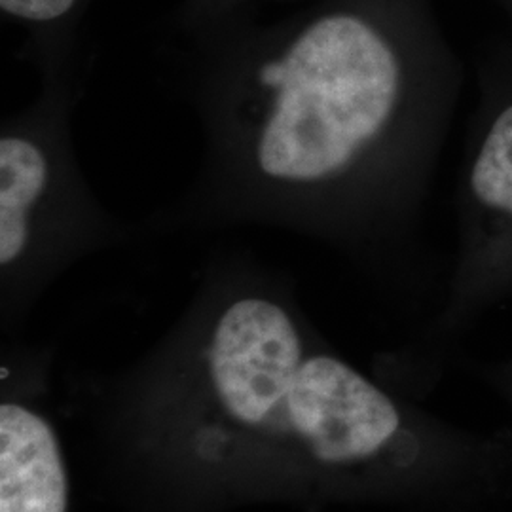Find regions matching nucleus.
<instances>
[{
	"label": "nucleus",
	"instance_id": "nucleus-1",
	"mask_svg": "<svg viewBox=\"0 0 512 512\" xmlns=\"http://www.w3.org/2000/svg\"><path fill=\"white\" fill-rule=\"evenodd\" d=\"M397 0L241 10L175 33L167 86L202 135L194 181L148 236L272 228L368 270L412 251L463 90Z\"/></svg>",
	"mask_w": 512,
	"mask_h": 512
},
{
	"label": "nucleus",
	"instance_id": "nucleus-2",
	"mask_svg": "<svg viewBox=\"0 0 512 512\" xmlns=\"http://www.w3.org/2000/svg\"><path fill=\"white\" fill-rule=\"evenodd\" d=\"M147 374L183 406V446L207 469L298 473L330 503L499 512L512 431L433 416L351 365L313 329L293 281L249 253H220Z\"/></svg>",
	"mask_w": 512,
	"mask_h": 512
},
{
	"label": "nucleus",
	"instance_id": "nucleus-3",
	"mask_svg": "<svg viewBox=\"0 0 512 512\" xmlns=\"http://www.w3.org/2000/svg\"><path fill=\"white\" fill-rule=\"evenodd\" d=\"M86 73L42 76L37 97L0 122L2 313L19 317L78 260L150 238L112 213L76 156L73 114Z\"/></svg>",
	"mask_w": 512,
	"mask_h": 512
},
{
	"label": "nucleus",
	"instance_id": "nucleus-4",
	"mask_svg": "<svg viewBox=\"0 0 512 512\" xmlns=\"http://www.w3.org/2000/svg\"><path fill=\"white\" fill-rule=\"evenodd\" d=\"M456 211L458 247L439 311L384 361L393 384L421 395L439 384L480 317L512 298V74L480 82Z\"/></svg>",
	"mask_w": 512,
	"mask_h": 512
},
{
	"label": "nucleus",
	"instance_id": "nucleus-5",
	"mask_svg": "<svg viewBox=\"0 0 512 512\" xmlns=\"http://www.w3.org/2000/svg\"><path fill=\"white\" fill-rule=\"evenodd\" d=\"M71 484L54 425L19 401L0 406V512H69Z\"/></svg>",
	"mask_w": 512,
	"mask_h": 512
},
{
	"label": "nucleus",
	"instance_id": "nucleus-6",
	"mask_svg": "<svg viewBox=\"0 0 512 512\" xmlns=\"http://www.w3.org/2000/svg\"><path fill=\"white\" fill-rule=\"evenodd\" d=\"M93 0H0L2 18L25 33L19 59L38 76L88 73L80 48L82 23Z\"/></svg>",
	"mask_w": 512,
	"mask_h": 512
},
{
	"label": "nucleus",
	"instance_id": "nucleus-7",
	"mask_svg": "<svg viewBox=\"0 0 512 512\" xmlns=\"http://www.w3.org/2000/svg\"><path fill=\"white\" fill-rule=\"evenodd\" d=\"M260 2H294V0H181L167 21L171 33L192 31L213 21L232 16L241 10H255Z\"/></svg>",
	"mask_w": 512,
	"mask_h": 512
},
{
	"label": "nucleus",
	"instance_id": "nucleus-8",
	"mask_svg": "<svg viewBox=\"0 0 512 512\" xmlns=\"http://www.w3.org/2000/svg\"><path fill=\"white\" fill-rule=\"evenodd\" d=\"M471 372L512 412V355L490 361H471Z\"/></svg>",
	"mask_w": 512,
	"mask_h": 512
}]
</instances>
